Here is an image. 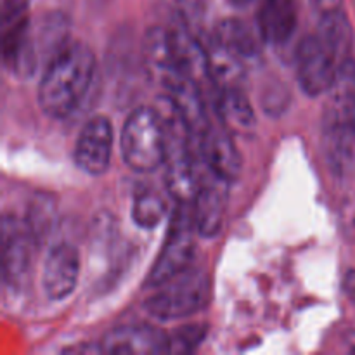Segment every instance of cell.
Returning <instances> with one entry per match:
<instances>
[{
    "mask_svg": "<svg viewBox=\"0 0 355 355\" xmlns=\"http://www.w3.org/2000/svg\"><path fill=\"white\" fill-rule=\"evenodd\" d=\"M96 55L83 42L64 44L49 61L38 87L40 110L54 120L69 116L92 85Z\"/></svg>",
    "mask_w": 355,
    "mask_h": 355,
    "instance_id": "6da1fadb",
    "label": "cell"
},
{
    "mask_svg": "<svg viewBox=\"0 0 355 355\" xmlns=\"http://www.w3.org/2000/svg\"><path fill=\"white\" fill-rule=\"evenodd\" d=\"M168 139L163 118L156 107H137L127 118L121 132V155L135 172H153L166 159Z\"/></svg>",
    "mask_w": 355,
    "mask_h": 355,
    "instance_id": "7a4b0ae2",
    "label": "cell"
},
{
    "mask_svg": "<svg viewBox=\"0 0 355 355\" xmlns=\"http://www.w3.org/2000/svg\"><path fill=\"white\" fill-rule=\"evenodd\" d=\"M208 298V276L203 270L189 267L182 274L158 286V291L146 300L144 309L159 321H175L207 307Z\"/></svg>",
    "mask_w": 355,
    "mask_h": 355,
    "instance_id": "3957f363",
    "label": "cell"
},
{
    "mask_svg": "<svg viewBox=\"0 0 355 355\" xmlns=\"http://www.w3.org/2000/svg\"><path fill=\"white\" fill-rule=\"evenodd\" d=\"M196 224H194L193 205H180L173 214L168 227V236L165 239L163 250L159 252L155 266L151 267L146 288H158L166 281L187 270L193 263L196 253Z\"/></svg>",
    "mask_w": 355,
    "mask_h": 355,
    "instance_id": "277c9868",
    "label": "cell"
},
{
    "mask_svg": "<svg viewBox=\"0 0 355 355\" xmlns=\"http://www.w3.org/2000/svg\"><path fill=\"white\" fill-rule=\"evenodd\" d=\"M342 64V59L318 33L309 35L297 51V75L302 90L311 97L328 94Z\"/></svg>",
    "mask_w": 355,
    "mask_h": 355,
    "instance_id": "5b68a950",
    "label": "cell"
},
{
    "mask_svg": "<svg viewBox=\"0 0 355 355\" xmlns=\"http://www.w3.org/2000/svg\"><path fill=\"white\" fill-rule=\"evenodd\" d=\"M37 243L26 222L6 215L2 220V277L3 284L17 290L31 269L33 245Z\"/></svg>",
    "mask_w": 355,
    "mask_h": 355,
    "instance_id": "8992f818",
    "label": "cell"
},
{
    "mask_svg": "<svg viewBox=\"0 0 355 355\" xmlns=\"http://www.w3.org/2000/svg\"><path fill=\"white\" fill-rule=\"evenodd\" d=\"M113 151V125L103 114L92 116L80 130L75 144V165L94 177L107 172Z\"/></svg>",
    "mask_w": 355,
    "mask_h": 355,
    "instance_id": "52a82bcc",
    "label": "cell"
},
{
    "mask_svg": "<svg viewBox=\"0 0 355 355\" xmlns=\"http://www.w3.org/2000/svg\"><path fill=\"white\" fill-rule=\"evenodd\" d=\"M198 159L211 173L234 182L243 168V159L225 127H210L198 139Z\"/></svg>",
    "mask_w": 355,
    "mask_h": 355,
    "instance_id": "ba28073f",
    "label": "cell"
},
{
    "mask_svg": "<svg viewBox=\"0 0 355 355\" xmlns=\"http://www.w3.org/2000/svg\"><path fill=\"white\" fill-rule=\"evenodd\" d=\"M227 184V180L220 179L207 168L201 173V186L194 198L193 215L198 234L203 238H214L224 225Z\"/></svg>",
    "mask_w": 355,
    "mask_h": 355,
    "instance_id": "9c48e42d",
    "label": "cell"
},
{
    "mask_svg": "<svg viewBox=\"0 0 355 355\" xmlns=\"http://www.w3.org/2000/svg\"><path fill=\"white\" fill-rule=\"evenodd\" d=\"M80 253L71 243H59L47 253L42 274V286L51 300L69 297L78 283Z\"/></svg>",
    "mask_w": 355,
    "mask_h": 355,
    "instance_id": "30bf717a",
    "label": "cell"
},
{
    "mask_svg": "<svg viewBox=\"0 0 355 355\" xmlns=\"http://www.w3.org/2000/svg\"><path fill=\"white\" fill-rule=\"evenodd\" d=\"M99 349L104 354H165L170 349V336L155 326H121L104 336Z\"/></svg>",
    "mask_w": 355,
    "mask_h": 355,
    "instance_id": "8fae6325",
    "label": "cell"
},
{
    "mask_svg": "<svg viewBox=\"0 0 355 355\" xmlns=\"http://www.w3.org/2000/svg\"><path fill=\"white\" fill-rule=\"evenodd\" d=\"M163 89L166 92V99L172 103L173 110L179 113L186 127L189 128L191 135L198 141L210 127L201 87L187 76L179 75L170 80Z\"/></svg>",
    "mask_w": 355,
    "mask_h": 355,
    "instance_id": "7c38bea8",
    "label": "cell"
},
{
    "mask_svg": "<svg viewBox=\"0 0 355 355\" xmlns=\"http://www.w3.org/2000/svg\"><path fill=\"white\" fill-rule=\"evenodd\" d=\"M170 40H172L177 69L200 87L211 82L208 49L194 37L193 28L177 23L175 26L170 28Z\"/></svg>",
    "mask_w": 355,
    "mask_h": 355,
    "instance_id": "4fadbf2b",
    "label": "cell"
},
{
    "mask_svg": "<svg viewBox=\"0 0 355 355\" xmlns=\"http://www.w3.org/2000/svg\"><path fill=\"white\" fill-rule=\"evenodd\" d=\"M142 59H144L149 76L162 87H165L175 76L182 75L177 69L170 30L166 28L156 26L146 31L144 40H142Z\"/></svg>",
    "mask_w": 355,
    "mask_h": 355,
    "instance_id": "5bb4252c",
    "label": "cell"
},
{
    "mask_svg": "<svg viewBox=\"0 0 355 355\" xmlns=\"http://www.w3.org/2000/svg\"><path fill=\"white\" fill-rule=\"evenodd\" d=\"M297 0H260L259 31L263 42L279 45L297 30Z\"/></svg>",
    "mask_w": 355,
    "mask_h": 355,
    "instance_id": "9a60e30c",
    "label": "cell"
},
{
    "mask_svg": "<svg viewBox=\"0 0 355 355\" xmlns=\"http://www.w3.org/2000/svg\"><path fill=\"white\" fill-rule=\"evenodd\" d=\"M326 123H355V62L352 59L340 66L324 110Z\"/></svg>",
    "mask_w": 355,
    "mask_h": 355,
    "instance_id": "2e32d148",
    "label": "cell"
},
{
    "mask_svg": "<svg viewBox=\"0 0 355 355\" xmlns=\"http://www.w3.org/2000/svg\"><path fill=\"white\" fill-rule=\"evenodd\" d=\"M215 111L222 127L231 134L250 135L255 130V111L241 89H218L215 96Z\"/></svg>",
    "mask_w": 355,
    "mask_h": 355,
    "instance_id": "e0dca14e",
    "label": "cell"
},
{
    "mask_svg": "<svg viewBox=\"0 0 355 355\" xmlns=\"http://www.w3.org/2000/svg\"><path fill=\"white\" fill-rule=\"evenodd\" d=\"M3 61L12 69V73L21 76H30L37 66V52L31 42L30 21L24 16L6 26L3 37Z\"/></svg>",
    "mask_w": 355,
    "mask_h": 355,
    "instance_id": "ac0fdd59",
    "label": "cell"
},
{
    "mask_svg": "<svg viewBox=\"0 0 355 355\" xmlns=\"http://www.w3.org/2000/svg\"><path fill=\"white\" fill-rule=\"evenodd\" d=\"M324 151L329 166L338 177L355 172V123H326Z\"/></svg>",
    "mask_w": 355,
    "mask_h": 355,
    "instance_id": "d6986e66",
    "label": "cell"
},
{
    "mask_svg": "<svg viewBox=\"0 0 355 355\" xmlns=\"http://www.w3.org/2000/svg\"><path fill=\"white\" fill-rule=\"evenodd\" d=\"M211 40L220 44L227 51L234 52L243 61H252V59L259 58L262 52L263 38L260 31L250 28L245 21L227 17L217 24Z\"/></svg>",
    "mask_w": 355,
    "mask_h": 355,
    "instance_id": "ffe728a7",
    "label": "cell"
},
{
    "mask_svg": "<svg viewBox=\"0 0 355 355\" xmlns=\"http://www.w3.org/2000/svg\"><path fill=\"white\" fill-rule=\"evenodd\" d=\"M207 49L210 78L215 89H241L246 75V61L214 40Z\"/></svg>",
    "mask_w": 355,
    "mask_h": 355,
    "instance_id": "44dd1931",
    "label": "cell"
},
{
    "mask_svg": "<svg viewBox=\"0 0 355 355\" xmlns=\"http://www.w3.org/2000/svg\"><path fill=\"white\" fill-rule=\"evenodd\" d=\"M315 33L331 47V51L342 61H347L350 58L349 54L354 45V30L343 9L336 10V12L322 14Z\"/></svg>",
    "mask_w": 355,
    "mask_h": 355,
    "instance_id": "7402d4cb",
    "label": "cell"
},
{
    "mask_svg": "<svg viewBox=\"0 0 355 355\" xmlns=\"http://www.w3.org/2000/svg\"><path fill=\"white\" fill-rule=\"evenodd\" d=\"M166 214V203L159 194L144 191L137 194L132 207V218L142 229H155Z\"/></svg>",
    "mask_w": 355,
    "mask_h": 355,
    "instance_id": "603a6c76",
    "label": "cell"
},
{
    "mask_svg": "<svg viewBox=\"0 0 355 355\" xmlns=\"http://www.w3.org/2000/svg\"><path fill=\"white\" fill-rule=\"evenodd\" d=\"M177 23L193 28L203 19L205 0H159Z\"/></svg>",
    "mask_w": 355,
    "mask_h": 355,
    "instance_id": "cb8c5ba5",
    "label": "cell"
},
{
    "mask_svg": "<svg viewBox=\"0 0 355 355\" xmlns=\"http://www.w3.org/2000/svg\"><path fill=\"white\" fill-rule=\"evenodd\" d=\"M207 336V326L205 324H193V326H184L182 329L173 333L170 336V349L168 352L177 354H186L193 352L203 338Z\"/></svg>",
    "mask_w": 355,
    "mask_h": 355,
    "instance_id": "d4e9b609",
    "label": "cell"
},
{
    "mask_svg": "<svg viewBox=\"0 0 355 355\" xmlns=\"http://www.w3.org/2000/svg\"><path fill=\"white\" fill-rule=\"evenodd\" d=\"M31 0H3L2 3V23L3 26L12 24L26 16V9Z\"/></svg>",
    "mask_w": 355,
    "mask_h": 355,
    "instance_id": "484cf974",
    "label": "cell"
},
{
    "mask_svg": "<svg viewBox=\"0 0 355 355\" xmlns=\"http://www.w3.org/2000/svg\"><path fill=\"white\" fill-rule=\"evenodd\" d=\"M309 2L314 7L315 12H319L321 16L343 9V0H309Z\"/></svg>",
    "mask_w": 355,
    "mask_h": 355,
    "instance_id": "4316f807",
    "label": "cell"
},
{
    "mask_svg": "<svg viewBox=\"0 0 355 355\" xmlns=\"http://www.w3.org/2000/svg\"><path fill=\"white\" fill-rule=\"evenodd\" d=\"M343 291L350 300L355 302V270H349L343 277Z\"/></svg>",
    "mask_w": 355,
    "mask_h": 355,
    "instance_id": "83f0119b",
    "label": "cell"
},
{
    "mask_svg": "<svg viewBox=\"0 0 355 355\" xmlns=\"http://www.w3.org/2000/svg\"><path fill=\"white\" fill-rule=\"evenodd\" d=\"M229 2L236 7H248V6H253L255 2H260V0H229Z\"/></svg>",
    "mask_w": 355,
    "mask_h": 355,
    "instance_id": "f1b7e54d",
    "label": "cell"
},
{
    "mask_svg": "<svg viewBox=\"0 0 355 355\" xmlns=\"http://www.w3.org/2000/svg\"><path fill=\"white\" fill-rule=\"evenodd\" d=\"M350 349H352L354 350V352H355V335L352 336V338H350Z\"/></svg>",
    "mask_w": 355,
    "mask_h": 355,
    "instance_id": "f546056e",
    "label": "cell"
}]
</instances>
